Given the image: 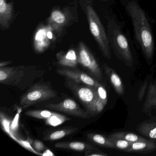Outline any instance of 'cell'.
Instances as JSON below:
<instances>
[{"label": "cell", "instance_id": "7c38bea8", "mask_svg": "<svg viewBox=\"0 0 156 156\" xmlns=\"http://www.w3.org/2000/svg\"><path fill=\"white\" fill-rule=\"evenodd\" d=\"M13 18V4L6 0H0V25L8 29Z\"/></svg>", "mask_w": 156, "mask_h": 156}, {"label": "cell", "instance_id": "3957f363", "mask_svg": "<svg viewBox=\"0 0 156 156\" xmlns=\"http://www.w3.org/2000/svg\"><path fill=\"white\" fill-rule=\"evenodd\" d=\"M45 73L43 68L36 66H2L0 67V83L23 91L42 78Z\"/></svg>", "mask_w": 156, "mask_h": 156}, {"label": "cell", "instance_id": "5b68a950", "mask_svg": "<svg viewBox=\"0 0 156 156\" xmlns=\"http://www.w3.org/2000/svg\"><path fill=\"white\" fill-rule=\"evenodd\" d=\"M57 95L56 91L47 83H37L28 88L21 97L20 105L25 108L37 103L54 98Z\"/></svg>", "mask_w": 156, "mask_h": 156}, {"label": "cell", "instance_id": "ac0fdd59", "mask_svg": "<svg viewBox=\"0 0 156 156\" xmlns=\"http://www.w3.org/2000/svg\"><path fill=\"white\" fill-rule=\"evenodd\" d=\"M87 138L95 144L106 147L115 148L114 144L108 139L103 135L98 134L88 133L87 134Z\"/></svg>", "mask_w": 156, "mask_h": 156}, {"label": "cell", "instance_id": "2e32d148", "mask_svg": "<svg viewBox=\"0 0 156 156\" xmlns=\"http://www.w3.org/2000/svg\"><path fill=\"white\" fill-rule=\"evenodd\" d=\"M103 67L116 92L119 94L123 95L124 94V87L120 77L112 68L106 64H104Z\"/></svg>", "mask_w": 156, "mask_h": 156}, {"label": "cell", "instance_id": "8fae6325", "mask_svg": "<svg viewBox=\"0 0 156 156\" xmlns=\"http://www.w3.org/2000/svg\"><path fill=\"white\" fill-rule=\"evenodd\" d=\"M69 14L66 11L55 9L48 19V23L56 32L61 31L69 22Z\"/></svg>", "mask_w": 156, "mask_h": 156}, {"label": "cell", "instance_id": "44dd1931", "mask_svg": "<svg viewBox=\"0 0 156 156\" xmlns=\"http://www.w3.org/2000/svg\"><path fill=\"white\" fill-rule=\"evenodd\" d=\"M156 103V86H151L144 105L145 109L148 110L153 107Z\"/></svg>", "mask_w": 156, "mask_h": 156}, {"label": "cell", "instance_id": "5bb4252c", "mask_svg": "<svg viewBox=\"0 0 156 156\" xmlns=\"http://www.w3.org/2000/svg\"><path fill=\"white\" fill-rule=\"evenodd\" d=\"M55 147L58 148L85 152L92 150L94 149V147L90 144L82 141L57 142L55 143Z\"/></svg>", "mask_w": 156, "mask_h": 156}, {"label": "cell", "instance_id": "484cf974", "mask_svg": "<svg viewBox=\"0 0 156 156\" xmlns=\"http://www.w3.org/2000/svg\"><path fill=\"white\" fill-rule=\"evenodd\" d=\"M101 1H109V0H101Z\"/></svg>", "mask_w": 156, "mask_h": 156}, {"label": "cell", "instance_id": "52a82bcc", "mask_svg": "<svg viewBox=\"0 0 156 156\" xmlns=\"http://www.w3.org/2000/svg\"><path fill=\"white\" fill-rule=\"evenodd\" d=\"M78 63L87 70L96 79L102 78L101 69L92 53L83 43L80 42L78 46Z\"/></svg>", "mask_w": 156, "mask_h": 156}, {"label": "cell", "instance_id": "6da1fadb", "mask_svg": "<svg viewBox=\"0 0 156 156\" xmlns=\"http://www.w3.org/2000/svg\"><path fill=\"white\" fill-rule=\"evenodd\" d=\"M130 18L136 42L141 49L146 60L153 59L155 42L151 20L140 5L138 0H119Z\"/></svg>", "mask_w": 156, "mask_h": 156}, {"label": "cell", "instance_id": "30bf717a", "mask_svg": "<svg viewBox=\"0 0 156 156\" xmlns=\"http://www.w3.org/2000/svg\"><path fill=\"white\" fill-rule=\"evenodd\" d=\"M25 115L31 117L44 120L47 125L56 126L62 125L69 119L62 114L47 110H30Z\"/></svg>", "mask_w": 156, "mask_h": 156}, {"label": "cell", "instance_id": "d6986e66", "mask_svg": "<svg viewBox=\"0 0 156 156\" xmlns=\"http://www.w3.org/2000/svg\"><path fill=\"white\" fill-rule=\"evenodd\" d=\"M109 136L121 139L131 142H136L138 141H143L147 140L146 139L139 136L136 134L128 132H116L114 134L109 135Z\"/></svg>", "mask_w": 156, "mask_h": 156}, {"label": "cell", "instance_id": "ba28073f", "mask_svg": "<svg viewBox=\"0 0 156 156\" xmlns=\"http://www.w3.org/2000/svg\"><path fill=\"white\" fill-rule=\"evenodd\" d=\"M45 107L79 118L89 119L92 116L86 110L80 108L75 101L71 98H66L58 104H48Z\"/></svg>", "mask_w": 156, "mask_h": 156}, {"label": "cell", "instance_id": "277c9868", "mask_svg": "<svg viewBox=\"0 0 156 156\" xmlns=\"http://www.w3.org/2000/svg\"><path fill=\"white\" fill-rule=\"evenodd\" d=\"M86 11L91 34L97 43L103 55L107 59H111V48L107 33L98 15L90 5L86 6Z\"/></svg>", "mask_w": 156, "mask_h": 156}, {"label": "cell", "instance_id": "d4e9b609", "mask_svg": "<svg viewBox=\"0 0 156 156\" xmlns=\"http://www.w3.org/2000/svg\"><path fill=\"white\" fill-rule=\"evenodd\" d=\"M11 63V61H8V62H1L0 63V67H2V66H6L10 64Z\"/></svg>", "mask_w": 156, "mask_h": 156}, {"label": "cell", "instance_id": "e0dca14e", "mask_svg": "<svg viewBox=\"0 0 156 156\" xmlns=\"http://www.w3.org/2000/svg\"><path fill=\"white\" fill-rule=\"evenodd\" d=\"M77 130L75 127L64 128L61 129L51 131L46 134L43 138V140L46 141H54L61 139L66 136L72 135Z\"/></svg>", "mask_w": 156, "mask_h": 156}, {"label": "cell", "instance_id": "ffe728a7", "mask_svg": "<svg viewBox=\"0 0 156 156\" xmlns=\"http://www.w3.org/2000/svg\"><path fill=\"white\" fill-rule=\"evenodd\" d=\"M139 131L151 139H156V123H145L139 127Z\"/></svg>", "mask_w": 156, "mask_h": 156}, {"label": "cell", "instance_id": "9c48e42d", "mask_svg": "<svg viewBox=\"0 0 156 156\" xmlns=\"http://www.w3.org/2000/svg\"><path fill=\"white\" fill-rule=\"evenodd\" d=\"M57 73L66 77L67 79L72 80L76 83L97 88L99 83L93 77L80 70L75 68H62L56 71Z\"/></svg>", "mask_w": 156, "mask_h": 156}, {"label": "cell", "instance_id": "cb8c5ba5", "mask_svg": "<svg viewBox=\"0 0 156 156\" xmlns=\"http://www.w3.org/2000/svg\"><path fill=\"white\" fill-rule=\"evenodd\" d=\"M33 146L38 151H42L44 149V145L43 144L42 142L38 140H35L34 141Z\"/></svg>", "mask_w": 156, "mask_h": 156}, {"label": "cell", "instance_id": "603a6c76", "mask_svg": "<svg viewBox=\"0 0 156 156\" xmlns=\"http://www.w3.org/2000/svg\"><path fill=\"white\" fill-rule=\"evenodd\" d=\"M98 98L105 104V105L107 103V93L105 87L99 84L97 87Z\"/></svg>", "mask_w": 156, "mask_h": 156}, {"label": "cell", "instance_id": "7402d4cb", "mask_svg": "<svg viewBox=\"0 0 156 156\" xmlns=\"http://www.w3.org/2000/svg\"><path fill=\"white\" fill-rule=\"evenodd\" d=\"M108 139L114 144L115 148L126 151L132 142L121 139L116 138L108 136Z\"/></svg>", "mask_w": 156, "mask_h": 156}, {"label": "cell", "instance_id": "7a4b0ae2", "mask_svg": "<svg viewBox=\"0 0 156 156\" xmlns=\"http://www.w3.org/2000/svg\"><path fill=\"white\" fill-rule=\"evenodd\" d=\"M106 19V31L110 48L119 60L131 67L134 64V57L130 40L124 30L123 22L119 20L112 10L107 12Z\"/></svg>", "mask_w": 156, "mask_h": 156}, {"label": "cell", "instance_id": "9a60e30c", "mask_svg": "<svg viewBox=\"0 0 156 156\" xmlns=\"http://www.w3.org/2000/svg\"><path fill=\"white\" fill-rule=\"evenodd\" d=\"M156 149V144L152 141L147 140L132 142L130 147L125 151L127 152H150Z\"/></svg>", "mask_w": 156, "mask_h": 156}, {"label": "cell", "instance_id": "8992f818", "mask_svg": "<svg viewBox=\"0 0 156 156\" xmlns=\"http://www.w3.org/2000/svg\"><path fill=\"white\" fill-rule=\"evenodd\" d=\"M67 80V86L83 105L86 111L91 116L97 115L96 103L98 99L97 88Z\"/></svg>", "mask_w": 156, "mask_h": 156}, {"label": "cell", "instance_id": "4fadbf2b", "mask_svg": "<svg viewBox=\"0 0 156 156\" xmlns=\"http://www.w3.org/2000/svg\"><path fill=\"white\" fill-rule=\"evenodd\" d=\"M58 64L69 68H76L78 65V56L74 50H70L66 53L60 52L56 55Z\"/></svg>", "mask_w": 156, "mask_h": 156}]
</instances>
